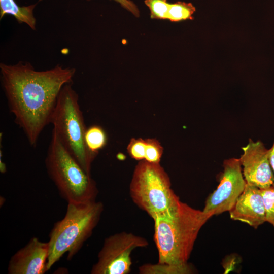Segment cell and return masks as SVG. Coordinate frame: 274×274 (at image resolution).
Here are the masks:
<instances>
[{
    "instance_id": "obj_1",
    "label": "cell",
    "mask_w": 274,
    "mask_h": 274,
    "mask_svg": "<svg viewBox=\"0 0 274 274\" xmlns=\"http://www.w3.org/2000/svg\"><path fill=\"white\" fill-rule=\"evenodd\" d=\"M0 68L10 112L30 146L35 147L43 130L50 123L61 89L71 83L75 71L57 65L37 71L30 63L21 62L1 63Z\"/></svg>"
},
{
    "instance_id": "obj_2",
    "label": "cell",
    "mask_w": 274,
    "mask_h": 274,
    "mask_svg": "<svg viewBox=\"0 0 274 274\" xmlns=\"http://www.w3.org/2000/svg\"><path fill=\"white\" fill-rule=\"evenodd\" d=\"M212 216L179 200L172 210L153 219L158 263L143 265V273H190L187 261L194 243L201 227Z\"/></svg>"
},
{
    "instance_id": "obj_3",
    "label": "cell",
    "mask_w": 274,
    "mask_h": 274,
    "mask_svg": "<svg viewBox=\"0 0 274 274\" xmlns=\"http://www.w3.org/2000/svg\"><path fill=\"white\" fill-rule=\"evenodd\" d=\"M103 211V204L96 200L67 203L64 217L54 224L49 235L48 270L65 253L71 260L78 252L91 235Z\"/></svg>"
},
{
    "instance_id": "obj_4",
    "label": "cell",
    "mask_w": 274,
    "mask_h": 274,
    "mask_svg": "<svg viewBox=\"0 0 274 274\" xmlns=\"http://www.w3.org/2000/svg\"><path fill=\"white\" fill-rule=\"evenodd\" d=\"M45 163L49 178L67 203L95 200V182L66 149L54 129Z\"/></svg>"
},
{
    "instance_id": "obj_5",
    "label": "cell",
    "mask_w": 274,
    "mask_h": 274,
    "mask_svg": "<svg viewBox=\"0 0 274 274\" xmlns=\"http://www.w3.org/2000/svg\"><path fill=\"white\" fill-rule=\"evenodd\" d=\"M78 98L71 84L65 85L58 96L50 123L66 149L91 175V164L96 156L90 153L85 143L87 128Z\"/></svg>"
},
{
    "instance_id": "obj_6",
    "label": "cell",
    "mask_w": 274,
    "mask_h": 274,
    "mask_svg": "<svg viewBox=\"0 0 274 274\" xmlns=\"http://www.w3.org/2000/svg\"><path fill=\"white\" fill-rule=\"evenodd\" d=\"M169 178L160 163L141 160L130 184L132 200L152 219L172 210L180 200L171 189Z\"/></svg>"
},
{
    "instance_id": "obj_7",
    "label": "cell",
    "mask_w": 274,
    "mask_h": 274,
    "mask_svg": "<svg viewBox=\"0 0 274 274\" xmlns=\"http://www.w3.org/2000/svg\"><path fill=\"white\" fill-rule=\"evenodd\" d=\"M144 238L132 233L121 232L107 237L92 267L91 274H127L132 264L131 252L148 245Z\"/></svg>"
},
{
    "instance_id": "obj_8",
    "label": "cell",
    "mask_w": 274,
    "mask_h": 274,
    "mask_svg": "<svg viewBox=\"0 0 274 274\" xmlns=\"http://www.w3.org/2000/svg\"><path fill=\"white\" fill-rule=\"evenodd\" d=\"M223 167L219 184L207 198L202 210L212 216L229 212L246 185L239 158H232L224 160Z\"/></svg>"
},
{
    "instance_id": "obj_9",
    "label": "cell",
    "mask_w": 274,
    "mask_h": 274,
    "mask_svg": "<svg viewBox=\"0 0 274 274\" xmlns=\"http://www.w3.org/2000/svg\"><path fill=\"white\" fill-rule=\"evenodd\" d=\"M242 150L239 159L246 183L259 189L273 185L274 174L269 162V149L261 141L250 139Z\"/></svg>"
},
{
    "instance_id": "obj_10",
    "label": "cell",
    "mask_w": 274,
    "mask_h": 274,
    "mask_svg": "<svg viewBox=\"0 0 274 274\" xmlns=\"http://www.w3.org/2000/svg\"><path fill=\"white\" fill-rule=\"evenodd\" d=\"M49 255L48 242L32 237L27 244L17 251L10 258L8 267L9 274H44Z\"/></svg>"
},
{
    "instance_id": "obj_11",
    "label": "cell",
    "mask_w": 274,
    "mask_h": 274,
    "mask_svg": "<svg viewBox=\"0 0 274 274\" xmlns=\"http://www.w3.org/2000/svg\"><path fill=\"white\" fill-rule=\"evenodd\" d=\"M230 218L255 228L266 222L263 200L259 188L246 183L245 189L229 211Z\"/></svg>"
},
{
    "instance_id": "obj_12",
    "label": "cell",
    "mask_w": 274,
    "mask_h": 274,
    "mask_svg": "<svg viewBox=\"0 0 274 274\" xmlns=\"http://www.w3.org/2000/svg\"><path fill=\"white\" fill-rule=\"evenodd\" d=\"M35 5L19 7L14 0H0V15L2 18L6 14L14 16L19 23H25L35 29L36 19L33 15Z\"/></svg>"
},
{
    "instance_id": "obj_13",
    "label": "cell",
    "mask_w": 274,
    "mask_h": 274,
    "mask_svg": "<svg viewBox=\"0 0 274 274\" xmlns=\"http://www.w3.org/2000/svg\"><path fill=\"white\" fill-rule=\"evenodd\" d=\"M85 140L88 150L96 156L99 151L106 146L107 136L102 127L93 125L87 128Z\"/></svg>"
},
{
    "instance_id": "obj_14",
    "label": "cell",
    "mask_w": 274,
    "mask_h": 274,
    "mask_svg": "<svg viewBox=\"0 0 274 274\" xmlns=\"http://www.w3.org/2000/svg\"><path fill=\"white\" fill-rule=\"evenodd\" d=\"M195 11V7L191 3L177 2L169 4L167 19L172 22L193 19V15Z\"/></svg>"
},
{
    "instance_id": "obj_15",
    "label": "cell",
    "mask_w": 274,
    "mask_h": 274,
    "mask_svg": "<svg viewBox=\"0 0 274 274\" xmlns=\"http://www.w3.org/2000/svg\"><path fill=\"white\" fill-rule=\"evenodd\" d=\"M145 160L158 163L161 158L163 148L160 142L155 139H147Z\"/></svg>"
},
{
    "instance_id": "obj_16",
    "label": "cell",
    "mask_w": 274,
    "mask_h": 274,
    "mask_svg": "<svg viewBox=\"0 0 274 274\" xmlns=\"http://www.w3.org/2000/svg\"><path fill=\"white\" fill-rule=\"evenodd\" d=\"M260 190L263 200L266 220L274 226V186Z\"/></svg>"
},
{
    "instance_id": "obj_17",
    "label": "cell",
    "mask_w": 274,
    "mask_h": 274,
    "mask_svg": "<svg viewBox=\"0 0 274 274\" xmlns=\"http://www.w3.org/2000/svg\"><path fill=\"white\" fill-rule=\"evenodd\" d=\"M145 3L150 10L151 18L167 19L169 4L166 0H145Z\"/></svg>"
},
{
    "instance_id": "obj_18",
    "label": "cell",
    "mask_w": 274,
    "mask_h": 274,
    "mask_svg": "<svg viewBox=\"0 0 274 274\" xmlns=\"http://www.w3.org/2000/svg\"><path fill=\"white\" fill-rule=\"evenodd\" d=\"M146 140L132 138L127 146V152L132 158L141 161L145 159Z\"/></svg>"
},
{
    "instance_id": "obj_19",
    "label": "cell",
    "mask_w": 274,
    "mask_h": 274,
    "mask_svg": "<svg viewBox=\"0 0 274 274\" xmlns=\"http://www.w3.org/2000/svg\"><path fill=\"white\" fill-rule=\"evenodd\" d=\"M116 2L120 4V5L126 9L127 10L130 11L136 16H139V11L136 6V5L131 1L129 0H114Z\"/></svg>"
},
{
    "instance_id": "obj_20",
    "label": "cell",
    "mask_w": 274,
    "mask_h": 274,
    "mask_svg": "<svg viewBox=\"0 0 274 274\" xmlns=\"http://www.w3.org/2000/svg\"><path fill=\"white\" fill-rule=\"evenodd\" d=\"M269 159L274 174V142L271 148L269 149Z\"/></svg>"
}]
</instances>
